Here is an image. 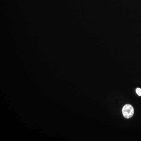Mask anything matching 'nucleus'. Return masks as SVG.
I'll return each mask as SVG.
<instances>
[{
	"label": "nucleus",
	"instance_id": "obj_1",
	"mask_svg": "<svg viewBox=\"0 0 141 141\" xmlns=\"http://www.w3.org/2000/svg\"><path fill=\"white\" fill-rule=\"evenodd\" d=\"M122 112L124 118L130 119L133 117L134 114V108L131 105H125L123 108Z\"/></svg>",
	"mask_w": 141,
	"mask_h": 141
},
{
	"label": "nucleus",
	"instance_id": "obj_2",
	"mask_svg": "<svg viewBox=\"0 0 141 141\" xmlns=\"http://www.w3.org/2000/svg\"><path fill=\"white\" fill-rule=\"evenodd\" d=\"M136 92L138 95L141 96V89L140 88H137L136 89Z\"/></svg>",
	"mask_w": 141,
	"mask_h": 141
}]
</instances>
